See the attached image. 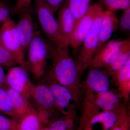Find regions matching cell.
<instances>
[{"mask_svg":"<svg viewBox=\"0 0 130 130\" xmlns=\"http://www.w3.org/2000/svg\"><path fill=\"white\" fill-rule=\"evenodd\" d=\"M49 58L52 61L51 72L56 81L72 93L76 105L81 102L83 86L76 62L69 54L68 47H56L50 43Z\"/></svg>","mask_w":130,"mask_h":130,"instance_id":"obj_1","label":"cell"},{"mask_svg":"<svg viewBox=\"0 0 130 130\" xmlns=\"http://www.w3.org/2000/svg\"><path fill=\"white\" fill-rule=\"evenodd\" d=\"M27 50L28 59L24 65L34 78L38 81L45 72L49 58L48 43L44 40L40 31H37Z\"/></svg>","mask_w":130,"mask_h":130,"instance_id":"obj_2","label":"cell"},{"mask_svg":"<svg viewBox=\"0 0 130 130\" xmlns=\"http://www.w3.org/2000/svg\"><path fill=\"white\" fill-rule=\"evenodd\" d=\"M103 12L101 7L98 12L92 29L81 44L82 46L76 62L81 75L90 67L96 53Z\"/></svg>","mask_w":130,"mask_h":130,"instance_id":"obj_3","label":"cell"},{"mask_svg":"<svg viewBox=\"0 0 130 130\" xmlns=\"http://www.w3.org/2000/svg\"><path fill=\"white\" fill-rule=\"evenodd\" d=\"M40 79L45 83L51 90L58 111L64 116L73 114L76 103L72 93L56 81L50 69L47 71L46 70Z\"/></svg>","mask_w":130,"mask_h":130,"instance_id":"obj_4","label":"cell"},{"mask_svg":"<svg viewBox=\"0 0 130 130\" xmlns=\"http://www.w3.org/2000/svg\"><path fill=\"white\" fill-rule=\"evenodd\" d=\"M0 45L11 53L17 64L24 65L26 52L16 23L11 18L1 25Z\"/></svg>","mask_w":130,"mask_h":130,"instance_id":"obj_5","label":"cell"},{"mask_svg":"<svg viewBox=\"0 0 130 130\" xmlns=\"http://www.w3.org/2000/svg\"><path fill=\"white\" fill-rule=\"evenodd\" d=\"M35 2V12L39 23L50 43L57 47H68L61 38L54 13L43 0H36Z\"/></svg>","mask_w":130,"mask_h":130,"instance_id":"obj_6","label":"cell"},{"mask_svg":"<svg viewBox=\"0 0 130 130\" xmlns=\"http://www.w3.org/2000/svg\"><path fill=\"white\" fill-rule=\"evenodd\" d=\"M29 70L24 65L10 68L6 74V87L18 91L29 101L35 84L31 80Z\"/></svg>","mask_w":130,"mask_h":130,"instance_id":"obj_7","label":"cell"},{"mask_svg":"<svg viewBox=\"0 0 130 130\" xmlns=\"http://www.w3.org/2000/svg\"><path fill=\"white\" fill-rule=\"evenodd\" d=\"M102 6L95 4L90 6L87 12L74 26L71 39V46L75 53L81 47L84 40L93 27L98 11Z\"/></svg>","mask_w":130,"mask_h":130,"instance_id":"obj_8","label":"cell"},{"mask_svg":"<svg viewBox=\"0 0 130 130\" xmlns=\"http://www.w3.org/2000/svg\"><path fill=\"white\" fill-rule=\"evenodd\" d=\"M35 85L29 100L31 99L37 113H49L54 115L58 111L53 96L47 85L39 79Z\"/></svg>","mask_w":130,"mask_h":130,"instance_id":"obj_9","label":"cell"},{"mask_svg":"<svg viewBox=\"0 0 130 130\" xmlns=\"http://www.w3.org/2000/svg\"><path fill=\"white\" fill-rule=\"evenodd\" d=\"M125 40L112 39L107 42L96 53L89 68L104 69L121 48Z\"/></svg>","mask_w":130,"mask_h":130,"instance_id":"obj_10","label":"cell"},{"mask_svg":"<svg viewBox=\"0 0 130 130\" xmlns=\"http://www.w3.org/2000/svg\"><path fill=\"white\" fill-rule=\"evenodd\" d=\"M18 15V21L16 23V26L26 52L37 31L35 29L31 6Z\"/></svg>","mask_w":130,"mask_h":130,"instance_id":"obj_11","label":"cell"},{"mask_svg":"<svg viewBox=\"0 0 130 130\" xmlns=\"http://www.w3.org/2000/svg\"><path fill=\"white\" fill-rule=\"evenodd\" d=\"M90 69L84 87L86 94H96L109 90L110 83L108 75L101 69Z\"/></svg>","mask_w":130,"mask_h":130,"instance_id":"obj_12","label":"cell"},{"mask_svg":"<svg viewBox=\"0 0 130 130\" xmlns=\"http://www.w3.org/2000/svg\"><path fill=\"white\" fill-rule=\"evenodd\" d=\"M56 20L61 38L69 47L71 46V36L75 26V21L67 1L60 9Z\"/></svg>","mask_w":130,"mask_h":130,"instance_id":"obj_13","label":"cell"},{"mask_svg":"<svg viewBox=\"0 0 130 130\" xmlns=\"http://www.w3.org/2000/svg\"><path fill=\"white\" fill-rule=\"evenodd\" d=\"M118 27V20L114 12L108 10L104 11L96 53L106 43Z\"/></svg>","mask_w":130,"mask_h":130,"instance_id":"obj_14","label":"cell"},{"mask_svg":"<svg viewBox=\"0 0 130 130\" xmlns=\"http://www.w3.org/2000/svg\"><path fill=\"white\" fill-rule=\"evenodd\" d=\"M118 109L115 111H102L94 115L83 128L91 130L100 125L101 130H110L115 124L118 117Z\"/></svg>","mask_w":130,"mask_h":130,"instance_id":"obj_15","label":"cell"},{"mask_svg":"<svg viewBox=\"0 0 130 130\" xmlns=\"http://www.w3.org/2000/svg\"><path fill=\"white\" fill-rule=\"evenodd\" d=\"M130 60V40H125L121 48L110 61L108 65L104 68L105 72L112 77Z\"/></svg>","mask_w":130,"mask_h":130,"instance_id":"obj_16","label":"cell"},{"mask_svg":"<svg viewBox=\"0 0 130 130\" xmlns=\"http://www.w3.org/2000/svg\"><path fill=\"white\" fill-rule=\"evenodd\" d=\"M112 77L116 81L119 95L125 102H128L130 94V60Z\"/></svg>","mask_w":130,"mask_h":130,"instance_id":"obj_17","label":"cell"},{"mask_svg":"<svg viewBox=\"0 0 130 130\" xmlns=\"http://www.w3.org/2000/svg\"><path fill=\"white\" fill-rule=\"evenodd\" d=\"M43 127L36 111L31 105L29 111L18 121L16 130H41Z\"/></svg>","mask_w":130,"mask_h":130,"instance_id":"obj_18","label":"cell"},{"mask_svg":"<svg viewBox=\"0 0 130 130\" xmlns=\"http://www.w3.org/2000/svg\"><path fill=\"white\" fill-rule=\"evenodd\" d=\"M18 117V121L31 106L28 98L18 91L6 87Z\"/></svg>","mask_w":130,"mask_h":130,"instance_id":"obj_19","label":"cell"},{"mask_svg":"<svg viewBox=\"0 0 130 130\" xmlns=\"http://www.w3.org/2000/svg\"><path fill=\"white\" fill-rule=\"evenodd\" d=\"M90 1L91 0H68V5L75 21V26L87 12L90 6Z\"/></svg>","mask_w":130,"mask_h":130,"instance_id":"obj_20","label":"cell"},{"mask_svg":"<svg viewBox=\"0 0 130 130\" xmlns=\"http://www.w3.org/2000/svg\"><path fill=\"white\" fill-rule=\"evenodd\" d=\"M0 113L10 116L18 121V117L6 87H0Z\"/></svg>","mask_w":130,"mask_h":130,"instance_id":"obj_21","label":"cell"},{"mask_svg":"<svg viewBox=\"0 0 130 130\" xmlns=\"http://www.w3.org/2000/svg\"><path fill=\"white\" fill-rule=\"evenodd\" d=\"M73 115L55 119L47 127L49 130H73L74 123L72 116Z\"/></svg>","mask_w":130,"mask_h":130,"instance_id":"obj_22","label":"cell"},{"mask_svg":"<svg viewBox=\"0 0 130 130\" xmlns=\"http://www.w3.org/2000/svg\"><path fill=\"white\" fill-rule=\"evenodd\" d=\"M130 116L126 108L121 106L118 109V117L115 124L110 130H130Z\"/></svg>","mask_w":130,"mask_h":130,"instance_id":"obj_23","label":"cell"},{"mask_svg":"<svg viewBox=\"0 0 130 130\" xmlns=\"http://www.w3.org/2000/svg\"><path fill=\"white\" fill-rule=\"evenodd\" d=\"M17 64L16 60L11 53L0 45V66L9 69Z\"/></svg>","mask_w":130,"mask_h":130,"instance_id":"obj_24","label":"cell"},{"mask_svg":"<svg viewBox=\"0 0 130 130\" xmlns=\"http://www.w3.org/2000/svg\"><path fill=\"white\" fill-rule=\"evenodd\" d=\"M108 11L125 10L130 7V0H101Z\"/></svg>","mask_w":130,"mask_h":130,"instance_id":"obj_25","label":"cell"},{"mask_svg":"<svg viewBox=\"0 0 130 130\" xmlns=\"http://www.w3.org/2000/svg\"><path fill=\"white\" fill-rule=\"evenodd\" d=\"M95 97L110 104L118 106H120V96L117 94L109 90L94 94Z\"/></svg>","mask_w":130,"mask_h":130,"instance_id":"obj_26","label":"cell"},{"mask_svg":"<svg viewBox=\"0 0 130 130\" xmlns=\"http://www.w3.org/2000/svg\"><path fill=\"white\" fill-rule=\"evenodd\" d=\"M118 27L121 31L125 32H130V7L123 10L119 20Z\"/></svg>","mask_w":130,"mask_h":130,"instance_id":"obj_27","label":"cell"},{"mask_svg":"<svg viewBox=\"0 0 130 130\" xmlns=\"http://www.w3.org/2000/svg\"><path fill=\"white\" fill-rule=\"evenodd\" d=\"M18 121L0 113V130H17Z\"/></svg>","mask_w":130,"mask_h":130,"instance_id":"obj_28","label":"cell"},{"mask_svg":"<svg viewBox=\"0 0 130 130\" xmlns=\"http://www.w3.org/2000/svg\"><path fill=\"white\" fill-rule=\"evenodd\" d=\"M36 0H17L15 5L12 9V14H19L21 12L31 6L32 1Z\"/></svg>","mask_w":130,"mask_h":130,"instance_id":"obj_29","label":"cell"},{"mask_svg":"<svg viewBox=\"0 0 130 130\" xmlns=\"http://www.w3.org/2000/svg\"><path fill=\"white\" fill-rule=\"evenodd\" d=\"M12 9L3 0H0V25L2 24L10 17L12 14Z\"/></svg>","mask_w":130,"mask_h":130,"instance_id":"obj_30","label":"cell"},{"mask_svg":"<svg viewBox=\"0 0 130 130\" xmlns=\"http://www.w3.org/2000/svg\"><path fill=\"white\" fill-rule=\"evenodd\" d=\"M54 13L60 7L64 0H43Z\"/></svg>","mask_w":130,"mask_h":130,"instance_id":"obj_31","label":"cell"},{"mask_svg":"<svg viewBox=\"0 0 130 130\" xmlns=\"http://www.w3.org/2000/svg\"><path fill=\"white\" fill-rule=\"evenodd\" d=\"M6 76L3 68L0 66V87H6Z\"/></svg>","mask_w":130,"mask_h":130,"instance_id":"obj_32","label":"cell"},{"mask_svg":"<svg viewBox=\"0 0 130 130\" xmlns=\"http://www.w3.org/2000/svg\"><path fill=\"white\" fill-rule=\"evenodd\" d=\"M77 130H91L90 129H87V128H79V129H78Z\"/></svg>","mask_w":130,"mask_h":130,"instance_id":"obj_33","label":"cell"},{"mask_svg":"<svg viewBox=\"0 0 130 130\" xmlns=\"http://www.w3.org/2000/svg\"><path fill=\"white\" fill-rule=\"evenodd\" d=\"M41 130H49V129L47 126H46V127H43Z\"/></svg>","mask_w":130,"mask_h":130,"instance_id":"obj_34","label":"cell"},{"mask_svg":"<svg viewBox=\"0 0 130 130\" xmlns=\"http://www.w3.org/2000/svg\"><path fill=\"white\" fill-rule=\"evenodd\" d=\"M1 26H0V36H1Z\"/></svg>","mask_w":130,"mask_h":130,"instance_id":"obj_35","label":"cell"}]
</instances>
